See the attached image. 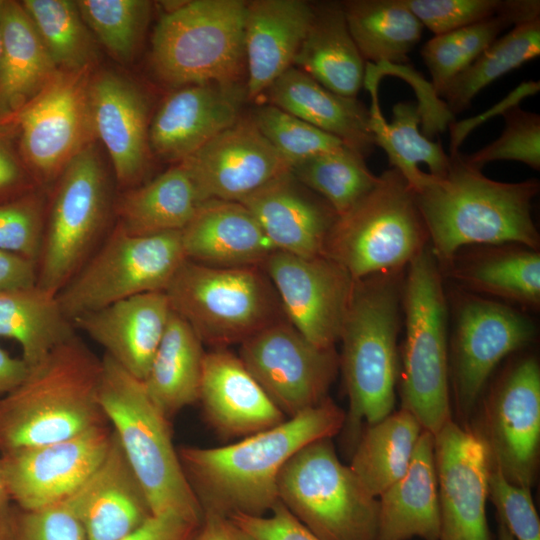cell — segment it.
Here are the masks:
<instances>
[{
    "instance_id": "obj_37",
    "label": "cell",
    "mask_w": 540,
    "mask_h": 540,
    "mask_svg": "<svg viewBox=\"0 0 540 540\" xmlns=\"http://www.w3.org/2000/svg\"><path fill=\"white\" fill-rule=\"evenodd\" d=\"M372 92L370 129L375 146L387 154L391 168L398 170L416 192L427 180L428 173L419 168L424 163L429 173L444 175L450 165V156L444 151L441 142H434L422 135L418 125L422 120L420 104L401 101L392 108V121L383 117L377 101L376 83L366 85Z\"/></svg>"
},
{
    "instance_id": "obj_43",
    "label": "cell",
    "mask_w": 540,
    "mask_h": 540,
    "mask_svg": "<svg viewBox=\"0 0 540 540\" xmlns=\"http://www.w3.org/2000/svg\"><path fill=\"white\" fill-rule=\"evenodd\" d=\"M22 6L57 68L75 70L90 64L92 39L76 1L25 0Z\"/></svg>"
},
{
    "instance_id": "obj_51",
    "label": "cell",
    "mask_w": 540,
    "mask_h": 540,
    "mask_svg": "<svg viewBox=\"0 0 540 540\" xmlns=\"http://www.w3.org/2000/svg\"><path fill=\"white\" fill-rule=\"evenodd\" d=\"M253 540H324L301 523L280 501L269 514L229 516Z\"/></svg>"
},
{
    "instance_id": "obj_3",
    "label": "cell",
    "mask_w": 540,
    "mask_h": 540,
    "mask_svg": "<svg viewBox=\"0 0 540 540\" xmlns=\"http://www.w3.org/2000/svg\"><path fill=\"white\" fill-rule=\"evenodd\" d=\"M102 361L76 335L28 366L0 397V455L108 425L99 402Z\"/></svg>"
},
{
    "instance_id": "obj_45",
    "label": "cell",
    "mask_w": 540,
    "mask_h": 540,
    "mask_svg": "<svg viewBox=\"0 0 540 540\" xmlns=\"http://www.w3.org/2000/svg\"><path fill=\"white\" fill-rule=\"evenodd\" d=\"M251 118L262 135L291 167L345 145L338 138L269 103L256 107Z\"/></svg>"
},
{
    "instance_id": "obj_14",
    "label": "cell",
    "mask_w": 540,
    "mask_h": 540,
    "mask_svg": "<svg viewBox=\"0 0 540 540\" xmlns=\"http://www.w3.org/2000/svg\"><path fill=\"white\" fill-rule=\"evenodd\" d=\"M532 320L507 304L467 294L455 307L451 338L454 392L462 413H469L488 378L504 357L529 344Z\"/></svg>"
},
{
    "instance_id": "obj_6",
    "label": "cell",
    "mask_w": 540,
    "mask_h": 540,
    "mask_svg": "<svg viewBox=\"0 0 540 540\" xmlns=\"http://www.w3.org/2000/svg\"><path fill=\"white\" fill-rule=\"evenodd\" d=\"M246 9L242 0H195L163 14L151 41L157 77L174 88L242 83Z\"/></svg>"
},
{
    "instance_id": "obj_44",
    "label": "cell",
    "mask_w": 540,
    "mask_h": 540,
    "mask_svg": "<svg viewBox=\"0 0 540 540\" xmlns=\"http://www.w3.org/2000/svg\"><path fill=\"white\" fill-rule=\"evenodd\" d=\"M80 15L103 46L128 61L144 30L150 3L143 0H79Z\"/></svg>"
},
{
    "instance_id": "obj_33",
    "label": "cell",
    "mask_w": 540,
    "mask_h": 540,
    "mask_svg": "<svg viewBox=\"0 0 540 540\" xmlns=\"http://www.w3.org/2000/svg\"><path fill=\"white\" fill-rule=\"evenodd\" d=\"M465 289L536 309L540 304V254L515 244L457 254L445 270Z\"/></svg>"
},
{
    "instance_id": "obj_55",
    "label": "cell",
    "mask_w": 540,
    "mask_h": 540,
    "mask_svg": "<svg viewBox=\"0 0 540 540\" xmlns=\"http://www.w3.org/2000/svg\"><path fill=\"white\" fill-rule=\"evenodd\" d=\"M27 372L28 365L22 358L11 356L0 346V397L17 387Z\"/></svg>"
},
{
    "instance_id": "obj_16",
    "label": "cell",
    "mask_w": 540,
    "mask_h": 540,
    "mask_svg": "<svg viewBox=\"0 0 540 540\" xmlns=\"http://www.w3.org/2000/svg\"><path fill=\"white\" fill-rule=\"evenodd\" d=\"M89 69L59 71L19 115L23 152L44 180L62 172L94 133Z\"/></svg>"
},
{
    "instance_id": "obj_48",
    "label": "cell",
    "mask_w": 540,
    "mask_h": 540,
    "mask_svg": "<svg viewBox=\"0 0 540 540\" xmlns=\"http://www.w3.org/2000/svg\"><path fill=\"white\" fill-rule=\"evenodd\" d=\"M423 27L435 35L497 15L504 0H404Z\"/></svg>"
},
{
    "instance_id": "obj_11",
    "label": "cell",
    "mask_w": 540,
    "mask_h": 540,
    "mask_svg": "<svg viewBox=\"0 0 540 540\" xmlns=\"http://www.w3.org/2000/svg\"><path fill=\"white\" fill-rule=\"evenodd\" d=\"M186 260L181 231L138 236L117 225L57 297L72 321L135 295L165 291Z\"/></svg>"
},
{
    "instance_id": "obj_24",
    "label": "cell",
    "mask_w": 540,
    "mask_h": 540,
    "mask_svg": "<svg viewBox=\"0 0 540 540\" xmlns=\"http://www.w3.org/2000/svg\"><path fill=\"white\" fill-rule=\"evenodd\" d=\"M66 501L87 540H120L153 515L113 430L102 462Z\"/></svg>"
},
{
    "instance_id": "obj_28",
    "label": "cell",
    "mask_w": 540,
    "mask_h": 540,
    "mask_svg": "<svg viewBox=\"0 0 540 540\" xmlns=\"http://www.w3.org/2000/svg\"><path fill=\"white\" fill-rule=\"evenodd\" d=\"M187 260L217 267L262 266L276 251L250 211L236 201L210 199L181 230Z\"/></svg>"
},
{
    "instance_id": "obj_30",
    "label": "cell",
    "mask_w": 540,
    "mask_h": 540,
    "mask_svg": "<svg viewBox=\"0 0 540 540\" xmlns=\"http://www.w3.org/2000/svg\"><path fill=\"white\" fill-rule=\"evenodd\" d=\"M376 540L440 538L434 435L423 429L405 474L379 496Z\"/></svg>"
},
{
    "instance_id": "obj_1",
    "label": "cell",
    "mask_w": 540,
    "mask_h": 540,
    "mask_svg": "<svg viewBox=\"0 0 540 540\" xmlns=\"http://www.w3.org/2000/svg\"><path fill=\"white\" fill-rule=\"evenodd\" d=\"M345 412L330 398L238 442L213 448L177 449L202 510L226 516H262L279 502L277 481L286 462L307 444L332 438Z\"/></svg>"
},
{
    "instance_id": "obj_5",
    "label": "cell",
    "mask_w": 540,
    "mask_h": 540,
    "mask_svg": "<svg viewBox=\"0 0 540 540\" xmlns=\"http://www.w3.org/2000/svg\"><path fill=\"white\" fill-rule=\"evenodd\" d=\"M101 361L100 405L153 515L173 513L200 524L203 510L174 447L169 419L141 380L105 354Z\"/></svg>"
},
{
    "instance_id": "obj_40",
    "label": "cell",
    "mask_w": 540,
    "mask_h": 540,
    "mask_svg": "<svg viewBox=\"0 0 540 540\" xmlns=\"http://www.w3.org/2000/svg\"><path fill=\"white\" fill-rule=\"evenodd\" d=\"M422 431L401 408L361 432L349 467L371 496L379 497L405 474Z\"/></svg>"
},
{
    "instance_id": "obj_8",
    "label": "cell",
    "mask_w": 540,
    "mask_h": 540,
    "mask_svg": "<svg viewBox=\"0 0 540 540\" xmlns=\"http://www.w3.org/2000/svg\"><path fill=\"white\" fill-rule=\"evenodd\" d=\"M429 243V236L403 175L390 168L351 209L336 217L324 256L354 280L407 267Z\"/></svg>"
},
{
    "instance_id": "obj_4",
    "label": "cell",
    "mask_w": 540,
    "mask_h": 540,
    "mask_svg": "<svg viewBox=\"0 0 540 540\" xmlns=\"http://www.w3.org/2000/svg\"><path fill=\"white\" fill-rule=\"evenodd\" d=\"M403 281V270H399L354 283L339 338V367L349 401L344 427L353 446L364 423L381 421L394 407Z\"/></svg>"
},
{
    "instance_id": "obj_58",
    "label": "cell",
    "mask_w": 540,
    "mask_h": 540,
    "mask_svg": "<svg viewBox=\"0 0 540 540\" xmlns=\"http://www.w3.org/2000/svg\"><path fill=\"white\" fill-rule=\"evenodd\" d=\"M7 502H10V500H9L8 493L5 486L1 456H0V506Z\"/></svg>"
},
{
    "instance_id": "obj_35",
    "label": "cell",
    "mask_w": 540,
    "mask_h": 540,
    "mask_svg": "<svg viewBox=\"0 0 540 540\" xmlns=\"http://www.w3.org/2000/svg\"><path fill=\"white\" fill-rule=\"evenodd\" d=\"M203 202L192 179L178 164L120 199L118 226L138 236L181 231Z\"/></svg>"
},
{
    "instance_id": "obj_17",
    "label": "cell",
    "mask_w": 540,
    "mask_h": 540,
    "mask_svg": "<svg viewBox=\"0 0 540 540\" xmlns=\"http://www.w3.org/2000/svg\"><path fill=\"white\" fill-rule=\"evenodd\" d=\"M111 437L108 424L66 440L1 454L10 502L32 511L66 500L102 462Z\"/></svg>"
},
{
    "instance_id": "obj_47",
    "label": "cell",
    "mask_w": 540,
    "mask_h": 540,
    "mask_svg": "<svg viewBox=\"0 0 540 540\" xmlns=\"http://www.w3.org/2000/svg\"><path fill=\"white\" fill-rule=\"evenodd\" d=\"M488 497L496 508L499 523L505 526L515 540H540V521L530 488L508 481L493 463L489 474Z\"/></svg>"
},
{
    "instance_id": "obj_59",
    "label": "cell",
    "mask_w": 540,
    "mask_h": 540,
    "mask_svg": "<svg viewBox=\"0 0 540 540\" xmlns=\"http://www.w3.org/2000/svg\"><path fill=\"white\" fill-rule=\"evenodd\" d=\"M498 540H515L514 537L505 528V526L501 523H499L498 527Z\"/></svg>"
},
{
    "instance_id": "obj_25",
    "label": "cell",
    "mask_w": 540,
    "mask_h": 540,
    "mask_svg": "<svg viewBox=\"0 0 540 540\" xmlns=\"http://www.w3.org/2000/svg\"><path fill=\"white\" fill-rule=\"evenodd\" d=\"M198 401L208 424L225 438H244L288 419L226 348L205 353Z\"/></svg>"
},
{
    "instance_id": "obj_15",
    "label": "cell",
    "mask_w": 540,
    "mask_h": 540,
    "mask_svg": "<svg viewBox=\"0 0 540 540\" xmlns=\"http://www.w3.org/2000/svg\"><path fill=\"white\" fill-rule=\"evenodd\" d=\"M286 319L311 343L329 349L339 342L355 280L326 256L274 251L262 265Z\"/></svg>"
},
{
    "instance_id": "obj_42",
    "label": "cell",
    "mask_w": 540,
    "mask_h": 540,
    "mask_svg": "<svg viewBox=\"0 0 540 540\" xmlns=\"http://www.w3.org/2000/svg\"><path fill=\"white\" fill-rule=\"evenodd\" d=\"M291 172L322 197L337 216L351 209L378 181L365 158L346 145L299 162L291 167Z\"/></svg>"
},
{
    "instance_id": "obj_2",
    "label": "cell",
    "mask_w": 540,
    "mask_h": 540,
    "mask_svg": "<svg viewBox=\"0 0 540 540\" xmlns=\"http://www.w3.org/2000/svg\"><path fill=\"white\" fill-rule=\"evenodd\" d=\"M449 156L447 172L428 173L424 185L414 192L441 271L471 245L515 244L538 250L540 236L531 210L539 180H492L459 152Z\"/></svg>"
},
{
    "instance_id": "obj_36",
    "label": "cell",
    "mask_w": 540,
    "mask_h": 540,
    "mask_svg": "<svg viewBox=\"0 0 540 540\" xmlns=\"http://www.w3.org/2000/svg\"><path fill=\"white\" fill-rule=\"evenodd\" d=\"M76 336L57 295L38 285L0 291V337L16 341L28 366Z\"/></svg>"
},
{
    "instance_id": "obj_21",
    "label": "cell",
    "mask_w": 540,
    "mask_h": 540,
    "mask_svg": "<svg viewBox=\"0 0 540 540\" xmlns=\"http://www.w3.org/2000/svg\"><path fill=\"white\" fill-rule=\"evenodd\" d=\"M245 83L194 84L177 88L155 113L149 146L161 158L180 162L241 116Z\"/></svg>"
},
{
    "instance_id": "obj_22",
    "label": "cell",
    "mask_w": 540,
    "mask_h": 540,
    "mask_svg": "<svg viewBox=\"0 0 540 540\" xmlns=\"http://www.w3.org/2000/svg\"><path fill=\"white\" fill-rule=\"evenodd\" d=\"M239 202L254 216L276 250L301 257L324 255L337 214L291 170Z\"/></svg>"
},
{
    "instance_id": "obj_57",
    "label": "cell",
    "mask_w": 540,
    "mask_h": 540,
    "mask_svg": "<svg viewBox=\"0 0 540 540\" xmlns=\"http://www.w3.org/2000/svg\"><path fill=\"white\" fill-rule=\"evenodd\" d=\"M15 514L11 502L0 506V540H14Z\"/></svg>"
},
{
    "instance_id": "obj_56",
    "label": "cell",
    "mask_w": 540,
    "mask_h": 540,
    "mask_svg": "<svg viewBox=\"0 0 540 540\" xmlns=\"http://www.w3.org/2000/svg\"><path fill=\"white\" fill-rule=\"evenodd\" d=\"M19 177V169L13 158L0 147V189L15 183Z\"/></svg>"
},
{
    "instance_id": "obj_10",
    "label": "cell",
    "mask_w": 540,
    "mask_h": 540,
    "mask_svg": "<svg viewBox=\"0 0 540 540\" xmlns=\"http://www.w3.org/2000/svg\"><path fill=\"white\" fill-rule=\"evenodd\" d=\"M279 501L324 540H376L379 501L338 458L331 438L311 442L282 468Z\"/></svg>"
},
{
    "instance_id": "obj_34",
    "label": "cell",
    "mask_w": 540,
    "mask_h": 540,
    "mask_svg": "<svg viewBox=\"0 0 540 540\" xmlns=\"http://www.w3.org/2000/svg\"><path fill=\"white\" fill-rule=\"evenodd\" d=\"M205 353L194 330L172 311L142 381L150 399L166 418L198 401Z\"/></svg>"
},
{
    "instance_id": "obj_12",
    "label": "cell",
    "mask_w": 540,
    "mask_h": 540,
    "mask_svg": "<svg viewBox=\"0 0 540 540\" xmlns=\"http://www.w3.org/2000/svg\"><path fill=\"white\" fill-rule=\"evenodd\" d=\"M107 210L106 175L88 145L61 172L44 226L36 285L58 295L96 250Z\"/></svg>"
},
{
    "instance_id": "obj_23",
    "label": "cell",
    "mask_w": 540,
    "mask_h": 540,
    "mask_svg": "<svg viewBox=\"0 0 540 540\" xmlns=\"http://www.w3.org/2000/svg\"><path fill=\"white\" fill-rule=\"evenodd\" d=\"M172 309L164 291L135 295L72 320L76 330L99 344L105 355L143 381Z\"/></svg>"
},
{
    "instance_id": "obj_60",
    "label": "cell",
    "mask_w": 540,
    "mask_h": 540,
    "mask_svg": "<svg viewBox=\"0 0 540 540\" xmlns=\"http://www.w3.org/2000/svg\"><path fill=\"white\" fill-rule=\"evenodd\" d=\"M2 3H3V1H0V11H1V7H2ZM1 49H2V42H1V30H0V57H1Z\"/></svg>"
},
{
    "instance_id": "obj_18",
    "label": "cell",
    "mask_w": 540,
    "mask_h": 540,
    "mask_svg": "<svg viewBox=\"0 0 540 540\" xmlns=\"http://www.w3.org/2000/svg\"><path fill=\"white\" fill-rule=\"evenodd\" d=\"M434 439L439 540H490L486 501L492 460L484 435L449 419Z\"/></svg>"
},
{
    "instance_id": "obj_20",
    "label": "cell",
    "mask_w": 540,
    "mask_h": 540,
    "mask_svg": "<svg viewBox=\"0 0 540 540\" xmlns=\"http://www.w3.org/2000/svg\"><path fill=\"white\" fill-rule=\"evenodd\" d=\"M487 425L492 463L511 483L530 488L540 440V368L534 357L518 361L502 378Z\"/></svg>"
},
{
    "instance_id": "obj_52",
    "label": "cell",
    "mask_w": 540,
    "mask_h": 540,
    "mask_svg": "<svg viewBox=\"0 0 540 540\" xmlns=\"http://www.w3.org/2000/svg\"><path fill=\"white\" fill-rule=\"evenodd\" d=\"M199 525L173 513L157 514L120 540H192Z\"/></svg>"
},
{
    "instance_id": "obj_53",
    "label": "cell",
    "mask_w": 540,
    "mask_h": 540,
    "mask_svg": "<svg viewBox=\"0 0 540 540\" xmlns=\"http://www.w3.org/2000/svg\"><path fill=\"white\" fill-rule=\"evenodd\" d=\"M37 282V265L22 256L0 250V291L29 287Z\"/></svg>"
},
{
    "instance_id": "obj_19",
    "label": "cell",
    "mask_w": 540,
    "mask_h": 540,
    "mask_svg": "<svg viewBox=\"0 0 540 540\" xmlns=\"http://www.w3.org/2000/svg\"><path fill=\"white\" fill-rule=\"evenodd\" d=\"M178 164L203 201L239 202L291 170L290 163L262 135L251 116H241Z\"/></svg>"
},
{
    "instance_id": "obj_31",
    "label": "cell",
    "mask_w": 540,
    "mask_h": 540,
    "mask_svg": "<svg viewBox=\"0 0 540 540\" xmlns=\"http://www.w3.org/2000/svg\"><path fill=\"white\" fill-rule=\"evenodd\" d=\"M326 89L357 98L365 78V61L346 23L341 2L314 4V15L294 60Z\"/></svg>"
},
{
    "instance_id": "obj_26",
    "label": "cell",
    "mask_w": 540,
    "mask_h": 540,
    "mask_svg": "<svg viewBox=\"0 0 540 540\" xmlns=\"http://www.w3.org/2000/svg\"><path fill=\"white\" fill-rule=\"evenodd\" d=\"M314 15L304 0L247 1L244 46L247 100H253L294 64Z\"/></svg>"
},
{
    "instance_id": "obj_39",
    "label": "cell",
    "mask_w": 540,
    "mask_h": 540,
    "mask_svg": "<svg viewBox=\"0 0 540 540\" xmlns=\"http://www.w3.org/2000/svg\"><path fill=\"white\" fill-rule=\"evenodd\" d=\"M538 15L539 5L535 0H504L497 15L428 40L421 56L432 77L435 95L466 70L507 27Z\"/></svg>"
},
{
    "instance_id": "obj_41",
    "label": "cell",
    "mask_w": 540,
    "mask_h": 540,
    "mask_svg": "<svg viewBox=\"0 0 540 540\" xmlns=\"http://www.w3.org/2000/svg\"><path fill=\"white\" fill-rule=\"evenodd\" d=\"M540 54V18L519 23L496 39L439 93L453 114L467 109L486 86Z\"/></svg>"
},
{
    "instance_id": "obj_27",
    "label": "cell",
    "mask_w": 540,
    "mask_h": 540,
    "mask_svg": "<svg viewBox=\"0 0 540 540\" xmlns=\"http://www.w3.org/2000/svg\"><path fill=\"white\" fill-rule=\"evenodd\" d=\"M93 132L110 155L118 182L134 183L143 173L149 146L147 101L130 80L104 72L90 81Z\"/></svg>"
},
{
    "instance_id": "obj_13",
    "label": "cell",
    "mask_w": 540,
    "mask_h": 540,
    "mask_svg": "<svg viewBox=\"0 0 540 540\" xmlns=\"http://www.w3.org/2000/svg\"><path fill=\"white\" fill-rule=\"evenodd\" d=\"M239 358L286 418L324 401L339 368L335 348L314 345L286 318L241 343Z\"/></svg>"
},
{
    "instance_id": "obj_50",
    "label": "cell",
    "mask_w": 540,
    "mask_h": 540,
    "mask_svg": "<svg viewBox=\"0 0 540 540\" xmlns=\"http://www.w3.org/2000/svg\"><path fill=\"white\" fill-rule=\"evenodd\" d=\"M14 540H87L66 500L38 510L15 514Z\"/></svg>"
},
{
    "instance_id": "obj_49",
    "label": "cell",
    "mask_w": 540,
    "mask_h": 540,
    "mask_svg": "<svg viewBox=\"0 0 540 540\" xmlns=\"http://www.w3.org/2000/svg\"><path fill=\"white\" fill-rule=\"evenodd\" d=\"M44 226L40 204L35 199L0 205V250L37 265Z\"/></svg>"
},
{
    "instance_id": "obj_32",
    "label": "cell",
    "mask_w": 540,
    "mask_h": 540,
    "mask_svg": "<svg viewBox=\"0 0 540 540\" xmlns=\"http://www.w3.org/2000/svg\"><path fill=\"white\" fill-rule=\"evenodd\" d=\"M0 114L26 106L59 72L22 4L0 11Z\"/></svg>"
},
{
    "instance_id": "obj_9",
    "label": "cell",
    "mask_w": 540,
    "mask_h": 540,
    "mask_svg": "<svg viewBox=\"0 0 540 540\" xmlns=\"http://www.w3.org/2000/svg\"><path fill=\"white\" fill-rule=\"evenodd\" d=\"M407 269L402 289V409L413 414L422 428L435 436L451 419L448 311L442 271L429 247Z\"/></svg>"
},
{
    "instance_id": "obj_54",
    "label": "cell",
    "mask_w": 540,
    "mask_h": 540,
    "mask_svg": "<svg viewBox=\"0 0 540 540\" xmlns=\"http://www.w3.org/2000/svg\"><path fill=\"white\" fill-rule=\"evenodd\" d=\"M192 540H253L230 517L203 510L202 520Z\"/></svg>"
},
{
    "instance_id": "obj_7",
    "label": "cell",
    "mask_w": 540,
    "mask_h": 540,
    "mask_svg": "<svg viewBox=\"0 0 540 540\" xmlns=\"http://www.w3.org/2000/svg\"><path fill=\"white\" fill-rule=\"evenodd\" d=\"M203 344H241L286 318L262 266L217 267L186 260L164 291Z\"/></svg>"
},
{
    "instance_id": "obj_38",
    "label": "cell",
    "mask_w": 540,
    "mask_h": 540,
    "mask_svg": "<svg viewBox=\"0 0 540 540\" xmlns=\"http://www.w3.org/2000/svg\"><path fill=\"white\" fill-rule=\"evenodd\" d=\"M341 6L364 61L394 66L409 60L424 27L404 0H347Z\"/></svg>"
},
{
    "instance_id": "obj_29",
    "label": "cell",
    "mask_w": 540,
    "mask_h": 540,
    "mask_svg": "<svg viewBox=\"0 0 540 540\" xmlns=\"http://www.w3.org/2000/svg\"><path fill=\"white\" fill-rule=\"evenodd\" d=\"M269 104L338 138L368 157L374 150L370 111L357 98L338 95L292 66L264 93Z\"/></svg>"
},
{
    "instance_id": "obj_46",
    "label": "cell",
    "mask_w": 540,
    "mask_h": 540,
    "mask_svg": "<svg viewBox=\"0 0 540 540\" xmlns=\"http://www.w3.org/2000/svg\"><path fill=\"white\" fill-rule=\"evenodd\" d=\"M505 128L499 138L470 154L463 155L467 163L479 169L492 161L522 162L540 169V116L517 105L503 113Z\"/></svg>"
}]
</instances>
